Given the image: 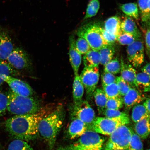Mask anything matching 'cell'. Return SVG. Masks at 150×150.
<instances>
[{"label": "cell", "instance_id": "6da1fadb", "mask_svg": "<svg viewBox=\"0 0 150 150\" xmlns=\"http://www.w3.org/2000/svg\"><path fill=\"white\" fill-rule=\"evenodd\" d=\"M56 108L54 105L50 104L41 108L35 114L15 115L6 121V128L15 139L25 141L35 139L38 134V125L41 120L51 113Z\"/></svg>", "mask_w": 150, "mask_h": 150}, {"label": "cell", "instance_id": "7a4b0ae2", "mask_svg": "<svg viewBox=\"0 0 150 150\" xmlns=\"http://www.w3.org/2000/svg\"><path fill=\"white\" fill-rule=\"evenodd\" d=\"M64 117V110L61 106H58L39 123L38 132L50 149L55 146L58 134L63 126Z\"/></svg>", "mask_w": 150, "mask_h": 150}, {"label": "cell", "instance_id": "3957f363", "mask_svg": "<svg viewBox=\"0 0 150 150\" xmlns=\"http://www.w3.org/2000/svg\"><path fill=\"white\" fill-rule=\"evenodd\" d=\"M7 96V110L16 115L35 114L42 108L38 101L31 97L21 96L11 91H8Z\"/></svg>", "mask_w": 150, "mask_h": 150}, {"label": "cell", "instance_id": "277c9868", "mask_svg": "<svg viewBox=\"0 0 150 150\" xmlns=\"http://www.w3.org/2000/svg\"><path fill=\"white\" fill-rule=\"evenodd\" d=\"M105 140L98 133L88 130L76 142L56 150H102Z\"/></svg>", "mask_w": 150, "mask_h": 150}, {"label": "cell", "instance_id": "5b68a950", "mask_svg": "<svg viewBox=\"0 0 150 150\" xmlns=\"http://www.w3.org/2000/svg\"><path fill=\"white\" fill-rule=\"evenodd\" d=\"M102 28L97 23H88L80 28L76 32V35L79 37L85 39L91 50L99 51L108 45L103 38Z\"/></svg>", "mask_w": 150, "mask_h": 150}, {"label": "cell", "instance_id": "8992f818", "mask_svg": "<svg viewBox=\"0 0 150 150\" xmlns=\"http://www.w3.org/2000/svg\"><path fill=\"white\" fill-rule=\"evenodd\" d=\"M132 131L126 125L118 127L110 136L104 150H128Z\"/></svg>", "mask_w": 150, "mask_h": 150}, {"label": "cell", "instance_id": "52a82bcc", "mask_svg": "<svg viewBox=\"0 0 150 150\" xmlns=\"http://www.w3.org/2000/svg\"><path fill=\"white\" fill-rule=\"evenodd\" d=\"M79 76L86 90L87 98L91 99L93 97L94 92L96 89L99 82L98 67H85Z\"/></svg>", "mask_w": 150, "mask_h": 150}, {"label": "cell", "instance_id": "ba28073f", "mask_svg": "<svg viewBox=\"0 0 150 150\" xmlns=\"http://www.w3.org/2000/svg\"><path fill=\"white\" fill-rule=\"evenodd\" d=\"M125 125L122 122L109 118L96 117L88 130L104 135L110 136L118 127Z\"/></svg>", "mask_w": 150, "mask_h": 150}, {"label": "cell", "instance_id": "9c48e42d", "mask_svg": "<svg viewBox=\"0 0 150 150\" xmlns=\"http://www.w3.org/2000/svg\"><path fill=\"white\" fill-rule=\"evenodd\" d=\"M127 52L128 60L133 67L139 68L143 64L145 58L144 45L140 39L127 46Z\"/></svg>", "mask_w": 150, "mask_h": 150}, {"label": "cell", "instance_id": "30bf717a", "mask_svg": "<svg viewBox=\"0 0 150 150\" xmlns=\"http://www.w3.org/2000/svg\"><path fill=\"white\" fill-rule=\"evenodd\" d=\"M73 118L79 119L87 125L88 129L95 119V114L87 101H83L78 106H74L72 110Z\"/></svg>", "mask_w": 150, "mask_h": 150}, {"label": "cell", "instance_id": "8fae6325", "mask_svg": "<svg viewBox=\"0 0 150 150\" xmlns=\"http://www.w3.org/2000/svg\"><path fill=\"white\" fill-rule=\"evenodd\" d=\"M7 61L11 67L18 70L28 68L31 64L27 54L19 48H14Z\"/></svg>", "mask_w": 150, "mask_h": 150}, {"label": "cell", "instance_id": "7c38bea8", "mask_svg": "<svg viewBox=\"0 0 150 150\" xmlns=\"http://www.w3.org/2000/svg\"><path fill=\"white\" fill-rule=\"evenodd\" d=\"M4 82L8 84L11 91L17 95L31 97L33 94V90L30 86L23 81L9 76L5 78Z\"/></svg>", "mask_w": 150, "mask_h": 150}, {"label": "cell", "instance_id": "4fadbf2b", "mask_svg": "<svg viewBox=\"0 0 150 150\" xmlns=\"http://www.w3.org/2000/svg\"><path fill=\"white\" fill-rule=\"evenodd\" d=\"M121 62V77L131 88L137 89L136 83V71L131 65L125 63L122 58Z\"/></svg>", "mask_w": 150, "mask_h": 150}, {"label": "cell", "instance_id": "5bb4252c", "mask_svg": "<svg viewBox=\"0 0 150 150\" xmlns=\"http://www.w3.org/2000/svg\"><path fill=\"white\" fill-rule=\"evenodd\" d=\"M145 99V97L137 89L131 88L128 92L124 96V105L125 109L130 110L136 105L139 104Z\"/></svg>", "mask_w": 150, "mask_h": 150}, {"label": "cell", "instance_id": "9a60e30c", "mask_svg": "<svg viewBox=\"0 0 150 150\" xmlns=\"http://www.w3.org/2000/svg\"><path fill=\"white\" fill-rule=\"evenodd\" d=\"M76 40L74 35L69 39V56L70 61L75 76L78 74L79 70L81 63V55L77 50L75 45Z\"/></svg>", "mask_w": 150, "mask_h": 150}, {"label": "cell", "instance_id": "2e32d148", "mask_svg": "<svg viewBox=\"0 0 150 150\" xmlns=\"http://www.w3.org/2000/svg\"><path fill=\"white\" fill-rule=\"evenodd\" d=\"M14 49L12 39L8 35L4 32L0 34V59L7 61Z\"/></svg>", "mask_w": 150, "mask_h": 150}, {"label": "cell", "instance_id": "e0dca14e", "mask_svg": "<svg viewBox=\"0 0 150 150\" xmlns=\"http://www.w3.org/2000/svg\"><path fill=\"white\" fill-rule=\"evenodd\" d=\"M88 130L87 125L80 120L73 118L69 127L68 132L71 139L79 138Z\"/></svg>", "mask_w": 150, "mask_h": 150}, {"label": "cell", "instance_id": "ac0fdd59", "mask_svg": "<svg viewBox=\"0 0 150 150\" xmlns=\"http://www.w3.org/2000/svg\"><path fill=\"white\" fill-rule=\"evenodd\" d=\"M121 28L123 32L132 35L137 39H140L141 37V33L135 22L130 17L125 16L121 21Z\"/></svg>", "mask_w": 150, "mask_h": 150}, {"label": "cell", "instance_id": "d6986e66", "mask_svg": "<svg viewBox=\"0 0 150 150\" xmlns=\"http://www.w3.org/2000/svg\"><path fill=\"white\" fill-rule=\"evenodd\" d=\"M134 130L141 139L147 138L150 134V115L136 123Z\"/></svg>", "mask_w": 150, "mask_h": 150}, {"label": "cell", "instance_id": "ffe728a7", "mask_svg": "<svg viewBox=\"0 0 150 150\" xmlns=\"http://www.w3.org/2000/svg\"><path fill=\"white\" fill-rule=\"evenodd\" d=\"M84 87L79 74L75 76L73 84V97L74 106L80 105L82 101L84 93Z\"/></svg>", "mask_w": 150, "mask_h": 150}, {"label": "cell", "instance_id": "44dd1931", "mask_svg": "<svg viewBox=\"0 0 150 150\" xmlns=\"http://www.w3.org/2000/svg\"><path fill=\"white\" fill-rule=\"evenodd\" d=\"M121 24V20L119 17L112 16L105 22L104 29L108 32L117 37L122 31Z\"/></svg>", "mask_w": 150, "mask_h": 150}, {"label": "cell", "instance_id": "7402d4cb", "mask_svg": "<svg viewBox=\"0 0 150 150\" xmlns=\"http://www.w3.org/2000/svg\"><path fill=\"white\" fill-rule=\"evenodd\" d=\"M83 61L85 67H98L100 63V57L99 52L91 50L84 54Z\"/></svg>", "mask_w": 150, "mask_h": 150}, {"label": "cell", "instance_id": "603a6c76", "mask_svg": "<svg viewBox=\"0 0 150 150\" xmlns=\"http://www.w3.org/2000/svg\"><path fill=\"white\" fill-rule=\"evenodd\" d=\"M96 104L97 107L99 114H103L106 109V105L108 98L103 89L97 88L96 89L93 94Z\"/></svg>", "mask_w": 150, "mask_h": 150}, {"label": "cell", "instance_id": "cb8c5ba5", "mask_svg": "<svg viewBox=\"0 0 150 150\" xmlns=\"http://www.w3.org/2000/svg\"><path fill=\"white\" fill-rule=\"evenodd\" d=\"M105 117L109 119L121 121L125 125L130 123V119L127 114L119 110L106 109L103 113Z\"/></svg>", "mask_w": 150, "mask_h": 150}, {"label": "cell", "instance_id": "d4e9b609", "mask_svg": "<svg viewBox=\"0 0 150 150\" xmlns=\"http://www.w3.org/2000/svg\"><path fill=\"white\" fill-rule=\"evenodd\" d=\"M100 57V64L105 66L113 59L115 52L114 44L108 45L99 50Z\"/></svg>", "mask_w": 150, "mask_h": 150}, {"label": "cell", "instance_id": "484cf974", "mask_svg": "<svg viewBox=\"0 0 150 150\" xmlns=\"http://www.w3.org/2000/svg\"><path fill=\"white\" fill-rule=\"evenodd\" d=\"M136 83L137 89L141 93L150 92V79L145 72H142L137 74Z\"/></svg>", "mask_w": 150, "mask_h": 150}, {"label": "cell", "instance_id": "4316f807", "mask_svg": "<svg viewBox=\"0 0 150 150\" xmlns=\"http://www.w3.org/2000/svg\"><path fill=\"white\" fill-rule=\"evenodd\" d=\"M120 9L127 16L138 19L139 11L137 3H130L122 4L120 6Z\"/></svg>", "mask_w": 150, "mask_h": 150}, {"label": "cell", "instance_id": "83f0119b", "mask_svg": "<svg viewBox=\"0 0 150 150\" xmlns=\"http://www.w3.org/2000/svg\"><path fill=\"white\" fill-rule=\"evenodd\" d=\"M149 115L150 114L143 105H137L132 108L131 119L134 123H136Z\"/></svg>", "mask_w": 150, "mask_h": 150}, {"label": "cell", "instance_id": "f1b7e54d", "mask_svg": "<svg viewBox=\"0 0 150 150\" xmlns=\"http://www.w3.org/2000/svg\"><path fill=\"white\" fill-rule=\"evenodd\" d=\"M15 73L13 67L7 62L0 59V86L4 82L6 76H12Z\"/></svg>", "mask_w": 150, "mask_h": 150}, {"label": "cell", "instance_id": "f546056e", "mask_svg": "<svg viewBox=\"0 0 150 150\" xmlns=\"http://www.w3.org/2000/svg\"><path fill=\"white\" fill-rule=\"evenodd\" d=\"M100 6L99 0H91L88 5L83 19L87 20L96 16L100 8Z\"/></svg>", "mask_w": 150, "mask_h": 150}, {"label": "cell", "instance_id": "4dcf8cb0", "mask_svg": "<svg viewBox=\"0 0 150 150\" xmlns=\"http://www.w3.org/2000/svg\"><path fill=\"white\" fill-rule=\"evenodd\" d=\"M138 4L142 21L145 22H148L150 17L149 0H138Z\"/></svg>", "mask_w": 150, "mask_h": 150}, {"label": "cell", "instance_id": "1f68e13d", "mask_svg": "<svg viewBox=\"0 0 150 150\" xmlns=\"http://www.w3.org/2000/svg\"><path fill=\"white\" fill-rule=\"evenodd\" d=\"M6 150H34L25 141L15 139L11 142Z\"/></svg>", "mask_w": 150, "mask_h": 150}, {"label": "cell", "instance_id": "d6a6232c", "mask_svg": "<svg viewBox=\"0 0 150 150\" xmlns=\"http://www.w3.org/2000/svg\"><path fill=\"white\" fill-rule=\"evenodd\" d=\"M103 91L108 99L121 97L117 84L114 83L108 86H103Z\"/></svg>", "mask_w": 150, "mask_h": 150}, {"label": "cell", "instance_id": "836d02e7", "mask_svg": "<svg viewBox=\"0 0 150 150\" xmlns=\"http://www.w3.org/2000/svg\"><path fill=\"white\" fill-rule=\"evenodd\" d=\"M104 67V72L111 73L114 75L119 74L120 72L121 63L117 57L112 60Z\"/></svg>", "mask_w": 150, "mask_h": 150}, {"label": "cell", "instance_id": "e575fe53", "mask_svg": "<svg viewBox=\"0 0 150 150\" xmlns=\"http://www.w3.org/2000/svg\"><path fill=\"white\" fill-rule=\"evenodd\" d=\"M123 98L121 97L108 99L106 105V109L108 110H119L123 107Z\"/></svg>", "mask_w": 150, "mask_h": 150}, {"label": "cell", "instance_id": "d590c367", "mask_svg": "<svg viewBox=\"0 0 150 150\" xmlns=\"http://www.w3.org/2000/svg\"><path fill=\"white\" fill-rule=\"evenodd\" d=\"M77 50L81 55H84L91 50L89 45L85 39L79 37L75 42Z\"/></svg>", "mask_w": 150, "mask_h": 150}, {"label": "cell", "instance_id": "8d00e7d4", "mask_svg": "<svg viewBox=\"0 0 150 150\" xmlns=\"http://www.w3.org/2000/svg\"><path fill=\"white\" fill-rule=\"evenodd\" d=\"M138 40L140 39H137L133 35L122 31L117 37V41L122 45L129 46Z\"/></svg>", "mask_w": 150, "mask_h": 150}, {"label": "cell", "instance_id": "74e56055", "mask_svg": "<svg viewBox=\"0 0 150 150\" xmlns=\"http://www.w3.org/2000/svg\"><path fill=\"white\" fill-rule=\"evenodd\" d=\"M128 150H144L141 139L133 131Z\"/></svg>", "mask_w": 150, "mask_h": 150}, {"label": "cell", "instance_id": "f35d334b", "mask_svg": "<svg viewBox=\"0 0 150 150\" xmlns=\"http://www.w3.org/2000/svg\"><path fill=\"white\" fill-rule=\"evenodd\" d=\"M115 83L119 87L120 95L121 96H125L131 88L129 84L124 80L120 76L116 77Z\"/></svg>", "mask_w": 150, "mask_h": 150}, {"label": "cell", "instance_id": "ab89813d", "mask_svg": "<svg viewBox=\"0 0 150 150\" xmlns=\"http://www.w3.org/2000/svg\"><path fill=\"white\" fill-rule=\"evenodd\" d=\"M101 79L103 87L115 83L116 77L114 74L104 71L102 74Z\"/></svg>", "mask_w": 150, "mask_h": 150}, {"label": "cell", "instance_id": "60d3db41", "mask_svg": "<svg viewBox=\"0 0 150 150\" xmlns=\"http://www.w3.org/2000/svg\"><path fill=\"white\" fill-rule=\"evenodd\" d=\"M7 104L8 97L7 95L0 91V117L4 115L7 110Z\"/></svg>", "mask_w": 150, "mask_h": 150}, {"label": "cell", "instance_id": "b9f144b4", "mask_svg": "<svg viewBox=\"0 0 150 150\" xmlns=\"http://www.w3.org/2000/svg\"><path fill=\"white\" fill-rule=\"evenodd\" d=\"M101 31L103 38L108 45L114 44L117 41V37L108 32L104 28H102Z\"/></svg>", "mask_w": 150, "mask_h": 150}, {"label": "cell", "instance_id": "7bdbcfd3", "mask_svg": "<svg viewBox=\"0 0 150 150\" xmlns=\"http://www.w3.org/2000/svg\"><path fill=\"white\" fill-rule=\"evenodd\" d=\"M146 48L149 51H150V27L146 31L145 36Z\"/></svg>", "mask_w": 150, "mask_h": 150}, {"label": "cell", "instance_id": "ee69618b", "mask_svg": "<svg viewBox=\"0 0 150 150\" xmlns=\"http://www.w3.org/2000/svg\"><path fill=\"white\" fill-rule=\"evenodd\" d=\"M142 72H145L149 76L150 79V63L147 64L142 69Z\"/></svg>", "mask_w": 150, "mask_h": 150}, {"label": "cell", "instance_id": "f6af8a7d", "mask_svg": "<svg viewBox=\"0 0 150 150\" xmlns=\"http://www.w3.org/2000/svg\"><path fill=\"white\" fill-rule=\"evenodd\" d=\"M143 105L150 114V98L146 99L145 102H144Z\"/></svg>", "mask_w": 150, "mask_h": 150}, {"label": "cell", "instance_id": "bcb514c9", "mask_svg": "<svg viewBox=\"0 0 150 150\" xmlns=\"http://www.w3.org/2000/svg\"><path fill=\"white\" fill-rule=\"evenodd\" d=\"M149 12L150 14V0H149Z\"/></svg>", "mask_w": 150, "mask_h": 150}, {"label": "cell", "instance_id": "7dc6e473", "mask_svg": "<svg viewBox=\"0 0 150 150\" xmlns=\"http://www.w3.org/2000/svg\"><path fill=\"white\" fill-rule=\"evenodd\" d=\"M148 22H149L150 24V18H149V21H148Z\"/></svg>", "mask_w": 150, "mask_h": 150}, {"label": "cell", "instance_id": "c3c4849f", "mask_svg": "<svg viewBox=\"0 0 150 150\" xmlns=\"http://www.w3.org/2000/svg\"><path fill=\"white\" fill-rule=\"evenodd\" d=\"M1 146L0 145V150H1Z\"/></svg>", "mask_w": 150, "mask_h": 150}, {"label": "cell", "instance_id": "681fc988", "mask_svg": "<svg viewBox=\"0 0 150 150\" xmlns=\"http://www.w3.org/2000/svg\"><path fill=\"white\" fill-rule=\"evenodd\" d=\"M149 56H150V53Z\"/></svg>", "mask_w": 150, "mask_h": 150}, {"label": "cell", "instance_id": "f907efd6", "mask_svg": "<svg viewBox=\"0 0 150 150\" xmlns=\"http://www.w3.org/2000/svg\"><path fill=\"white\" fill-rule=\"evenodd\" d=\"M148 150H150V149H148Z\"/></svg>", "mask_w": 150, "mask_h": 150}, {"label": "cell", "instance_id": "816d5d0a", "mask_svg": "<svg viewBox=\"0 0 150 150\" xmlns=\"http://www.w3.org/2000/svg\"><path fill=\"white\" fill-rule=\"evenodd\" d=\"M0 29H1V27H0Z\"/></svg>", "mask_w": 150, "mask_h": 150}]
</instances>
